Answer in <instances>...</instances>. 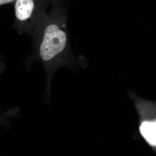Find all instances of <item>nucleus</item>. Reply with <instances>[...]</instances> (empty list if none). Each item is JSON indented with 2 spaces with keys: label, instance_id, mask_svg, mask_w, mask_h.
<instances>
[{
  "label": "nucleus",
  "instance_id": "obj_5",
  "mask_svg": "<svg viewBox=\"0 0 156 156\" xmlns=\"http://www.w3.org/2000/svg\"><path fill=\"white\" fill-rule=\"evenodd\" d=\"M14 1L15 0H0V6L10 3H14Z\"/></svg>",
  "mask_w": 156,
  "mask_h": 156
},
{
  "label": "nucleus",
  "instance_id": "obj_1",
  "mask_svg": "<svg viewBox=\"0 0 156 156\" xmlns=\"http://www.w3.org/2000/svg\"><path fill=\"white\" fill-rule=\"evenodd\" d=\"M48 17L41 30L33 37L32 62L38 61L44 68L46 87L44 100L50 101L51 83L59 68L74 69L86 65L83 56L76 57L71 50L67 30L66 0H52Z\"/></svg>",
  "mask_w": 156,
  "mask_h": 156
},
{
  "label": "nucleus",
  "instance_id": "obj_2",
  "mask_svg": "<svg viewBox=\"0 0 156 156\" xmlns=\"http://www.w3.org/2000/svg\"><path fill=\"white\" fill-rule=\"evenodd\" d=\"M52 1L15 0L14 29L19 34L35 36L48 18V9Z\"/></svg>",
  "mask_w": 156,
  "mask_h": 156
},
{
  "label": "nucleus",
  "instance_id": "obj_4",
  "mask_svg": "<svg viewBox=\"0 0 156 156\" xmlns=\"http://www.w3.org/2000/svg\"><path fill=\"white\" fill-rule=\"evenodd\" d=\"M19 113L18 108H13L6 111L0 112V125L9 126V120L17 117Z\"/></svg>",
  "mask_w": 156,
  "mask_h": 156
},
{
  "label": "nucleus",
  "instance_id": "obj_3",
  "mask_svg": "<svg viewBox=\"0 0 156 156\" xmlns=\"http://www.w3.org/2000/svg\"><path fill=\"white\" fill-rule=\"evenodd\" d=\"M130 96L139 117L138 131L140 136L149 145L156 146V107L154 101L144 100L132 92Z\"/></svg>",
  "mask_w": 156,
  "mask_h": 156
},
{
  "label": "nucleus",
  "instance_id": "obj_6",
  "mask_svg": "<svg viewBox=\"0 0 156 156\" xmlns=\"http://www.w3.org/2000/svg\"><path fill=\"white\" fill-rule=\"evenodd\" d=\"M2 64H1V62H0V73L1 72V71H2Z\"/></svg>",
  "mask_w": 156,
  "mask_h": 156
}]
</instances>
